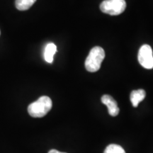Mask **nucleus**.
I'll use <instances>...</instances> for the list:
<instances>
[{
    "label": "nucleus",
    "instance_id": "9",
    "mask_svg": "<svg viewBox=\"0 0 153 153\" xmlns=\"http://www.w3.org/2000/svg\"><path fill=\"white\" fill-rule=\"evenodd\" d=\"M104 153H126V152L120 145L111 144L106 147Z\"/></svg>",
    "mask_w": 153,
    "mask_h": 153
},
{
    "label": "nucleus",
    "instance_id": "3",
    "mask_svg": "<svg viewBox=\"0 0 153 153\" xmlns=\"http://www.w3.org/2000/svg\"><path fill=\"white\" fill-rule=\"evenodd\" d=\"M126 8L125 0H105L100 4L101 11L111 16H117L122 14Z\"/></svg>",
    "mask_w": 153,
    "mask_h": 153
},
{
    "label": "nucleus",
    "instance_id": "10",
    "mask_svg": "<svg viewBox=\"0 0 153 153\" xmlns=\"http://www.w3.org/2000/svg\"><path fill=\"white\" fill-rule=\"evenodd\" d=\"M48 153H66V152H59V151H57L56 150H51L49 151Z\"/></svg>",
    "mask_w": 153,
    "mask_h": 153
},
{
    "label": "nucleus",
    "instance_id": "7",
    "mask_svg": "<svg viewBox=\"0 0 153 153\" xmlns=\"http://www.w3.org/2000/svg\"><path fill=\"white\" fill-rule=\"evenodd\" d=\"M57 52V47L54 43H50L45 46V51H44V58L45 60L48 63H52L53 62V57L55 53Z\"/></svg>",
    "mask_w": 153,
    "mask_h": 153
},
{
    "label": "nucleus",
    "instance_id": "5",
    "mask_svg": "<svg viewBox=\"0 0 153 153\" xmlns=\"http://www.w3.org/2000/svg\"><path fill=\"white\" fill-rule=\"evenodd\" d=\"M101 102L108 108V114L111 116H116L119 114V108L116 100L110 95L105 94L101 97Z\"/></svg>",
    "mask_w": 153,
    "mask_h": 153
},
{
    "label": "nucleus",
    "instance_id": "11",
    "mask_svg": "<svg viewBox=\"0 0 153 153\" xmlns=\"http://www.w3.org/2000/svg\"><path fill=\"white\" fill-rule=\"evenodd\" d=\"M0 34H1V32H0Z\"/></svg>",
    "mask_w": 153,
    "mask_h": 153
},
{
    "label": "nucleus",
    "instance_id": "8",
    "mask_svg": "<svg viewBox=\"0 0 153 153\" xmlns=\"http://www.w3.org/2000/svg\"><path fill=\"white\" fill-rule=\"evenodd\" d=\"M36 0H16L15 6L20 11H26L33 6Z\"/></svg>",
    "mask_w": 153,
    "mask_h": 153
},
{
    "label": "nucleus",
    "instance_id": "2",
    "mask_svg": "<svg viewBox=\"0 0 153 153\" xmlns=\"http://www.w3.org/2000/svg\"><path fill=\"white\" fill-rule=\"evenodd\" d=\"M105 57L104 50L97 46L93 48L85 60V68L88 72H97L101 68V62Z\"/></svg>",
    "mask_w": 153,
    "mask_h": 153
},
{
    "label": "nucleus",
    "instance_id": "4",
    "mask_svg": "<svg viewBox=\"0 0 153 153\" xmlns=\"http://www.w3.org/2000/svg\"><path fill=\"white\" fill-rule=\"evenodd\" d=\"M138 61L140 64L145 69L153 68V53L150 45H143L138 52Z\"/></svg>",
    "mask_w": 153,
    "mask_h": 153
},
{
    "label": "nucleus",
    "instance_id": "6",
    "mask_svg": "<svg viewBox=\"0 0 153 153\" xmlns=\"http://www.w3.org/2000/svg\"><path fill=\"white\" fill-rule=\"evenodd\" d=\"M146 92L143 89L134 90L131 93V101L134 107H137L141 101L144 100Z\"/></svg>",
    "mask_w": 153,
    "mask_h": 153
},
{
    "label": "nucleus",
    "instance_id": "1",
    "mask_svg": "<svg viewBox=\"0 0 153 153\" xmlns=\"http://www.w3.org/2000/svg\"><path fill=\"white\" fill-rule=\"evenodd\" d=\"M52 106L53 102L51 98L47 96H43L28 106V112L32 117L42 118L51 111Z\"/></svg>",
    "mask_w": 153,
    "mask_h": 153
}]
</instances>
